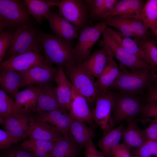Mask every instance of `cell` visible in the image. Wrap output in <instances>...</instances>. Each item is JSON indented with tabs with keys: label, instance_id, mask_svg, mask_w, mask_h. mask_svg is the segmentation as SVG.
Instances as JSON below:
<instances>
[{
	"label": "cell",
	"instance_id": "cell-1",
	"mask_svg": "<svg viewBox=\"0 0 157 157\" xmlns=\"http://www.w3.org/2000/svg\"><path fill=\"white\" fill-rule=\"evenodd\" d=\"M41 44L47 63L65 68L76 64L72 42L39 31Z\"/></svg>",
	"mask_w": 157,
	"mask_h": 157
},
{
	"label": "cell",
	"instance_id": "cell-2",
	"mask_svg": "<svg viewBox=\"0 0 157 157\" xmlns=\"http://www.w3.org/2000/svg\"><path fill=\"white\" fill-rule=\"evenodd\" d=\"M119 67V75L108 90L114 89L120 92L135 95L151 85L154 81L153 70L129 72L121 63Z\"/></svg>",
	"mask_w": 157,
	"mask_h": 157
},
{
	"label": "cell",
	"instance_id": "cell-3",
	"mask_svg": "<svg viewBox=\"0 0 157 157\" xmlns=\"http://www.w3.org/2000/svg\"><path fill=\"white\" fill-rule=\"evenodd\" d=\"M32 24V19L24 1L19 0H0V31L7 28L18 27Z\"/></svg>",
	"mask_w": 157,
	"mask_h": 157
},
{
	"label": "cell",
	"instance_id": "cell-4",
	"mask_svg": "<svg viewBox=\"0 0 157 157\" xmlns=\"http://www.w3.org/2000/svg\"><path fill=\"white\" fill-rule=\"evenodd\" d=\"M145 105L135 95L120 92L114 94L112 110L114 124L136 120L141 115Z\"/></svg>",
	"mask_w": 157,
	"mask_h": 157
},
{
	"label": "cell",
	"instance_id": "cell-5",
	"mask_svg": "<svg viewBox=\"0 0 157 157\" xmlns=\"http://www.w3.org/2000/svg\"><path fill=\"white\" fill-rule=\"evenodd\" d=\"M42 49L39 31L33 24L27 25L19 27L16 29L6 55L9 58Z\"/></svg>",
	"mask_w": 157,
	"mask_h": 157
},
{
	"label": "cell",
	"instance_id": "cell-6",
	"mask_svg": "<svg viewBox=\"0 0 157 157\" xmlns=\"http://www.w3.org/2000/svg\"><path fill=\"white\" fill-rule=\"evenodd\" d=\"M72 86V90L84 97L92 106L99 95L94 78L89 75L76 64L66 68Z\"/></svg>",
	"mask_w": 157,
	"mask_h": 157
},
{
	"label": "cell",
	"instance_id": "cell-7",
	"mask_svg": "<svg viewBox=\"0 0 157 157\" xmlns=\"http://www.w3.org/2000/svg\"><path fill=\"white\" fill-rule=\"evenodd\" d=\"M107 26L106 21L102 20L81 30L78 41L73 48L76 64L81 63L91 55L92 49Z\"/></svg>",
	"mask_w": 157,
	"mask_h": 157
},
{
	"label": "cell",
	"instance_id": "cell-8",
	"mask_svg": "<svg viewBox=\"0 0 157 157\" xmlns=\"http://www.w3.org/2000/svg\"><path fill=\"white\" fill-rule=\"evenodd\" d=\"M102 35V39L99 41L100 45L102 46H107L113 57H115L131 71L154 70L150 66L129 53L120 46L107 31L106 28Z\"/></svg>",
	"mask_w": 157,
	"mask_h": 157
},
{
	"label": "cell",
	"instance_id": "cell-9",
	"mask_svg": "<svg viewBox=\"0 0 157 157\" xmlns=\"http://www.w3.org/2000/svg\"><path fill=\"white\" fill-rule=\"evenodd\" d=\"M114 94L108 90L101 92L92 111L93 119L102 131L103 135L114 128L112 114Z\"/></svg>",
	"mask_w": 157,
	"mask_h": 157
},
{
	"label": "cell",
	"instance_id": "cell-10",
	"mask_svg": "<svg viewBox=\"0 0 157 157\" xmlns=\"http://www.w3.org/2000/svg\"><path fill=\"white\" fill-rule=\"evenodd\" d=\"M56 6L59 14L79 31L88 26V10L84 0H62Z\"/></svg>",
	"mask_w": 157,
	"mask_h": 157
},
{
	"label": "cell",
	"instance_id": "cell-11",
	"mask_svg": "<svg viewBox=\"0 0 157 157\" xmlns=\"http://www.w3.org/2000/svg\"><path fill=\"white\" fill-rule=\"evenodd\" d=\"M40 51H34L10 57L0 63V71L21 72L36 66L48 65Z\"/></svg>",
	"mask_w": 157,
	"mask_h": 157
},
{
	"label": "cell",
	"instance_id": "cell-12",
	"mask_svg": "<svg viewBox=\"0 0 157 157\" xmlns=\"http://www.w3.org/2000/svg\"><path fill=\"white\" fill-rule=\"evenodd\" d=\"M58 67L46 65L36 66L25 71L19 72L22 78L21 88L40 85L54 81Z\"/></svg>",
	"mask_w": 157,
	"mask_h": 157
},
{
	"label": "cell",
	"instance_id": "cell-13",
	"mask_svg": "<svg viewBox=\"0 0 157 157\" xmlns=\"http://www.w3.org/2000/svg\"><path fill=\"white\" fill-rule=\"evenodd\" d=\"M30 126L29 139L56 142L64 137L57 128L39 116H30Z\"/></svg>",
	"mask_w": 157,
	"mask_h": 157
},
{
	"label": "cell",
	"instance_id": "cell-14",
	"mask_svg": "<svg viewBox=\"0 0 157 157\" xmlns=\"http://www.w3.org/2000/svg\"><path fill=\"white\" fill-rule=\"evenodd\" d=\"M44 17L56 35L71 42L78 38V29L59 14L50 10Z\"/></svg>",
	"mask_w": 157,
	"mask_h": 157
},
{
	"label": "cell",
	"instance_id": "cell-15",
	"mask_svg": "<svg viewBox=\"0 0 157 157\" xmlns=\"http://www.w3.org/2000/svg\"><path fill=\"white\" fill-rule=\"evenodd\" d=\"M40 90V85L30 86L16 94L14 101L17 115L27 114L33 111Z\"/></svg>",
	"mask_w": 157,
	"mask_h": 157
},
{
	"label": "cell",
	"instance_id": "cell-16",
	"mask_svg": "<svg viewBox=\"0 0 157 157\" xmlns=\"http://www.w3.org/2000/svg\"><path fill=\"white\" fill-rule=\"evenodd\" d=\"M58 67L57 74L54 80L57 86L56 94L61 111L67 113L70 110L72 96V86L67 78L63 67Z\"/></svg>",
	"mask_w": 157,
	"mask_h": 157
},
{
	"label": "cell",
	"instance_id": "cell-17",
	"mask_svg": "<svg viewBox=\"0 0 157 157\" xmlns=\"http://www.w3.org/2000/svg\"><path fill=\"white\" fill-rule=\"evenodd\" d=\"M40 86V91L33 111L38 113L57 110L60 111L56 88L49 83Z\"/></svg>",
	"mask_w": 157,
	"mask_h": 157
},
{
	"label": "cell",
	"instance_id": "cell-18",
	"mask_svg": "<svg viewBox=\"0 0 157 157\" xmlns=\"http://www.w3.org/2000/svg\"><path fill=\"white\" fill-rule=\"evenodd\" d=\"M103 47L107 50V62L102 73L95 82L97 88L100 92L108 90L118 76L119 71L109 48L106 46Z\"/></svg>",
	"mask_w": 157,
	"mask_h": 157
},
{
	"label": "cell",
	"instance_id": "cell-19",
	"mask_svg": "<svg viewBox=\"0 0 157 157\" xmlns=\"http://www.w3.org/2000/svg\"><path fill=\"white\" fill-rule=\"evenodd\" d=\"M69 113L74 119L88 123L92 128L94 127L92 111L87 101L72 90Z\"/></svg>",
	"mask_w": 157,
	"mask_h": 157
},
{
	"label": "cell",
	"instance_id": "cell-20",
	"mask_svg": "<svg viewBox=\"0 0 157 157\" xmlns=\"http://www.w3.org/2000/svg\"><path fill=\"white\" fill-rule=\"evenodd\" d=\"M107 62V50L103 47L78 64L89 75L94 78H97L102 73Z\"/></svg>",
	"mask_w": 157,
	"mask_h": 157
},
{
	"label": "cell",
	"instance_id": "cell-21",
	"mask_svg": "<svg viewBox=\"0 0 157 157\" xmlns=\"http://www.w3.org/2000/svg\"><path fill=\"white\" fill-rule=\"evenodd\" d=\"M144 4L141 0H117L111 12L104 20L118 15L138 19Z\"/></svg>",
	"mask_w": 157,
	"mask_h": 157
},
{
	"label": "cell",
	"instance_id": "cell-22",
	"mask_svg": "<svg viewBox=\"0 0 157 157\" xmlns=\"http://www.w3.org/2000/svg\"><path fill=\"white\" fill-rule=\"evenodd\" d=\"M123 143L130 150L135 149L148 140L144 130L139 127L137 120L128 122V125L124 130L122 137Z\"/></svg>",
	"mask_w": 157,
	"mask_h": 157
},
{
	"label": "cell",
	"instance_id": "cell-23",
	"mask_svg": "<svg viewBox=\"0 0 157 157\" xmlns=\"http://www.w3.org/2000/svg\"><path fill=\"white\" fill-rule=\"evenodd\" d=\"M28 114L17 115L6 120L5 130L14 137L21 140L28 136L30 116Z\"/></svg>",
	"mask_w": 157,
	"mask_h": 157
},
{
	"label": "cell",
	"instance_id": "cell-24",
	"mask_svg": "<svg viewBox=\"0 0 157 157\" xmlns=\"http://www.w3.org/2000/svg\"><path fill=\"white\" fill-rule=\"evenodd\" d=\"M38 116L55 126L64 136L68 134L69 128L73 119L69 113H63L59 110L37 113Z\"/></svg>",
	"mask_w": 157,
	"mask_h": 157
},
{
	"label": "cell",
	"instance_id": "cell-25",
	"mask_svg": "<svg viewBox=\"0 0 157 157\" xmlns=\"http://www.w3.org/2000/svg\"><path fill=\"white\" fill-rule=\"evenodd\" d=\"M124 129V125L122 124L104 134L102 137L98 140V146L105 157H114L113 149L119 144Z\"/></svg>",
	"mask_w": 157,
	"mask_h": 157
},
{
	"label": "cell",
	"instance_id": "cell-26",
	"mask_svg": "<svg viewBox=\"0 0 157 157\" xmlns=\"http://www.w3.org/2000/svg\"><path fill=\"white\" fill-rule=\"evenodd\" d=\"M68 134L79 147H84L85 144L94 136V132L91 127L85 122L73 119L70 125Z\"/></svg>",
	"mask_w": 157,
	"mask_h": 157
},
{
	"label": "cell",
	"instance_id": "cell-27",
	"mask_svg": "<svg viewBox=\"0 0 157 157\" xmlns=\"http://www.w3.org/2000/svg\"><path fill=\"white\" fill-rule=\"evenodd\" d=\"M22 78L19 72L12 70L0 71L1 89L14 98L21 87Z\"/></svg>",
	"mask_w": 157,
	"mask_h": 157
},
{
	"label": "cell",
	"instance_id": "cell-28",
	"mask_svg": "<svg viewBox=\"0 0 157 157\" xmlns=\"http://www.w3.org/2000/svg\"><path fill=\"white\" fill-rule=\"evenodd\" d=\"M55 142L29 139L24 141L21 145L22 149L34 157H51Z\"/></svg>",
	"mask_w": 157,
	"mask_h": 157
},
{
	"label": "cell",
	"instance_id": "cell-29",
	"mask_svg": "<svg viewBox=\"0 0 157 157\" xmlns=\"http://www.w3.org/2000/svg\"><path fill=\"white\" fill-rule=\"evenodd\" d=\"M106 29L120 46L128 52L148 64L147 61L144 53L134 40L110 27H107Z\"/></svg>",
	"mask_w": 157,
	"mask_h": 157
},
{
	"label": "cell",
	"instance_id": "cell-30",
	"mask_svg": "<svg viewBox=\"0 0 157 157\" xmlns=\"http://www.w3.org/2000/svg\"><path fill=\"white\" fill-rule=\"evenodd\" d=\"M28 11L40 24L42 19L49 12L50 8L56 6L60 0H24Z\"/></svg>",
	"mask_w": 157,
	"mask_h": 157
},
{
	"label": "cell",
	"instance_id": "cell-31",
	"mask_svg": "<svg viewBox=\"0 0 157 157\" xmlns=\"http://www.w3.org/2000/svg\"><path fill=\"white\" fill-rule=\"evenodd\" d=\"M79 147L68 135L55 142L51 157H77Z\"/></svg>",
	"mask_w": 157,
	"mask_h": 157
},
{
	"label": "cell",
	"instance_id": "cell-32",
	"mask_svg": "<svg viewBox=\"0 0 157 157\" xmlns=\"http://www.w3.org/2000/svg\"><path fill=\"white\" fill-rule=\"evenodd\" d=\"M89 12V20L102 21L110 12L112 7L105 0H85Z\"/></svg>",
	"mask_w": 157,
	"mask_h": 157
},
{
	"label": "cell",
	"instance_id": "cell-33",
	"mask_svg": "<svg viewBox=\"0 0 157 157\" xmlns=\"http://www.w3.org/2000/svg\"><path fill=\"white\" fill-rule=\"evenodd\" d=\"M134 40L144 53L148 65L154 70H157V45L148 37L142 39L134 38Z\"/></svg>",
	"mask_w": 157,
	"mask_h": 157
},
{
	"label": "cell",
	"instance_id": "cell-34",
	"mask_svg": "<svg viewBox=\"0 0 157 157\" xmlns=\"http://www.w3.org/2000/svg\"><path fill=\"white\" fill-rule=\"evenodd\" d=\"M137 19L142 21L146 30L150 29L157 21V0H147Z\"/></svg>",
	"mask_w": 157,
	"mask_h": 157
},
{
	"label": "cell",
	"instance_id": "cell-35",
	"mask_svg": "<svg viewBox=\"0 0 157 157\" xmlns=\"http://www.w3.org/2000/svg\"><path fill=\"white\" fill-rule=\"evenodd\" d=\"M17 115L13 98L3 90H0V116L5 120Z\"/></svg>",
	"mask_w": 157,
	"mask_h": 157
},
{
	"label": "cell",
	"instance_id": "cell-36",
	"mask_svg": "<svg viewBox=\"0 0 157 157\" xmlns=\"http://www.w3.org/2000/svg\"><path fill=\"white\" fill-rule=\"evenodd\" d=\"M107 25L112 26L120 32L128 37H134L132 28L127 17L122 15H116L107 18L105 20Z\"/></svg>",
	"mask_w": 157,
	"mask_h": 157
},
{
	"label": "cell",
	"instance_id": "cell-37",
	"mask_svg": "<svg viewBox=\"0 0 157 157\" xmlns=\"http://www.w3.org/2000/svg\"><path fill=\"white\" fill-rule=\"evenodd\" d=\"M132 157H157V142L149 140L139 147L133 150Z\"/></svg>",
	"mask_w": 157,
	"mask_h": 157
},
{
	"label": "cell",
	"instance_id": "cell-38",
	"mask_svg": "<svg viewBox=\"0 0 157 157\" xmlns=\"http://www.w3.org/2000/svg\"><path fill=\"white\" fill-rule=\"evenodd\" d=\"M126 17L133 31L134 38L139 39L148 37V31L146 29L141 20Z\"/></svg>",
	"mask_w": 157,
	"mask_h": 157
},
{
	"label": "cell",
	"instance_id": "cell-39",
	"mask_svg": "<svg viewBox=\"0 0 157 157\" xmlns=\"http://www.w3.org/2000/svg\"><path fill=\"white\" fill-rule=\"evenodd\" d=\"M15 32L10 30L0 33V63L10 48L14 36Z\"/></svg>",
	"mask_w": 157,
	"mask_h": 157
},
{
	"label": "cell",
	"instance_id": "cell-40",
	"mask_svg": "<svg viewBox=\"0 0 157 157\" xmlns=\"http://www.w3.org/2000/svg\"><path fill=\"white\" fill-rule=\"evenodd\" d=\"M21 140L16 138L6 131L0 129V149H5Z\"/></svg>",
	"mask_w": 157,
	"mask_h": 157
},
{
	"label": "cell",
	"instance_id": "cell-41",
	"mask_svg": "<svg viewBox=\"0 0 157 157\" xmlns=\"http://www.w3.org/2000/svg\"><path fill=\"white\" fill-rule=\"evenodd\" d=\"M140 116L143 119H151L152 117L157 119V102L154 101H147Z\"/></svg>",
	"mask_w": 157,
	"mask_h": 157
},
{
	"label": "cell",
	"instance_id": "cell-42",
	"mask_svg": "<svg viewBox=\"0 0 157 157\" xmlns=\"http://www.w3.org/2000/svg\"><path fill=\"white\" fill-rule=\"evenodd\" d=\"M84 147L85 157H105L102 152L96 149L92 139L89 140Z\"/></svg>",
	"mask_w": 157,
	"mask_h": 157
},
{
	"label": "cell",
	"instance_id": "cell-43",
	"mask_svg": "<svg viewBox=\"0 0 157 157\" xmlns=\"http://www.w3.org/2000/svg\"><path fill=\"white\" fill-rule=\"evenodd\" d=\"M1 157H34L32 155L23 149L12 148L4 152Z\"/></svg>",
	"mask_w": 157,
	"mask_h": 157
},
{
	"label": "cell",
	"instance_id": "cell-44",
	"mask_svg": "<svg viewBox=\"0 0 157 157\" xmlns=\"http://www.w3.org/2000/svg\"><path fill=\"white\" fill-rule=\"evenodd\" d=\"M112 152L114 157H132L130 149L123 143L115 146Z\"/></svg>",
	"mask_w": 157,
	"mask_h": 157
},
{
	"label": "cell",
	"instance_id": "cell-45",
	"mask_svg": "<svg viewBox=\"0 0 157 157\" xmlns=\"http://www.w3.org/2000/svg\"><path fill=\"white\" fill-rule=\"evenodd\" d=\"M151 123L144 130L149 140L157 142V122L152 119Z\"/></svg>",
	"mask_w": 157,
	"mask_h": 157
},
{
	"label": "cell",
	"instance_id": "cell-46",
	"mask_svg": "<svg viewBox=\"0 0 157 157\" xmlns=\"http://www.w3.org/2000/svg\"><path fill=\"white\" fill-rule=\"evenodd\" d=\"M146 95L147 101H154L157 102V86L151 85L148 87Z\"/></svg>",
	"mask_w": 157,
	"mask_h": 157
},
{
	"label": "cell",
	"instance_id": "cell-47",
	"mask_svg": "<svg viewBox=\"0 0 157 157\" xmlns=\"http://www.w3.org/2000/svg\"><path fill=\"white\" fill-rule=\"evenodd\" d=\"M157 37V21L150 28Z\"/></svg>",
	"mask_w": 157,
	"mask_h": 157
},
{
	"label": "cell",
	"instance_id": "cell-48",
	"mask_svg": "<svg viewBox=\"0 0 157 157\" xmlns=\"http://www.w3.org/2000/svg\"><path fill=\"white\" fill-rule=\"evenodd\" d=\"M154 81L155 83L154 85L157 86V75H156L154 73Z\"/></svg>",
	"mask_w": 157,
	"mask_h": 157
},
{
	"label": "cell",
	"instance_id": "cell-49",
	"mask_svg": "<svg viewBox=\"0 0 157 157\" xmlns=\"http://www.w3.org/2000/svg\"><path fill=\"white\" fill-rule=\"evenodd\" d=\"M152 120L154 121L157 122V119H152Z\"/></svg>",
	"mask_w": 157,
	"mask_h": 157
}]
</instances>
